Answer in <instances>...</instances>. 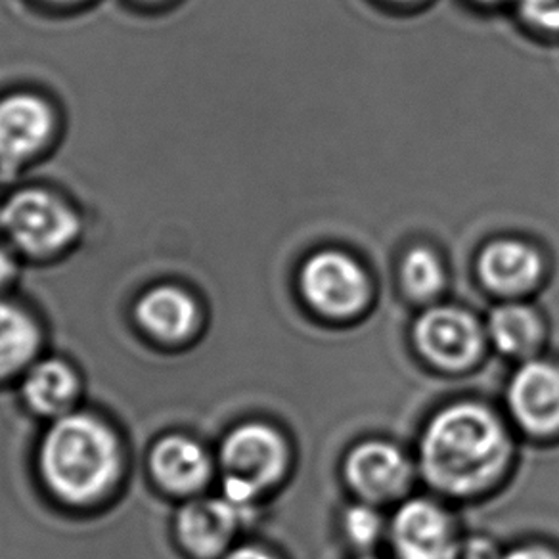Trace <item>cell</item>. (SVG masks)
<instances>
[{
  "instance_id": "cell-28",
  "label": "cell",
  "mask_w": 559,
  "mask_h": 559,
  "mask_svg": "<svg viewBox=\"0 0 559 559\" xmlns=\"http://www.w3.org/2000/svg\"><path fill=\"white\" fill-rule=\"evenodd\" d=\"M148 2H154V0H148Z\"/></svg>"
},
{
  "instance_id": "cell-25",
  "label": "cell",
  "mask_w": 559,
  "mask_h": 559,
  "mask_svg": "<svg viewBox=\"0 0 559 559\" xmlns=\"http://www.w3.org/2000/svg\"><path fill=\"white\" fill-rule=\"evenodd\" d=\"M48 2H56V4H73V2H81V0H48Z\"/></svg>"
},
{
  "instance_id": "cell-5",
  "label": "cell",
  "mask_w": 559,
  "mask_h": 559,
  "mask_svg": "<svg viewBox=\"0 0 559 559\" xmlns=\"http://www.w3.org/2000/svg\"><path fill=\"white\" fill-rule=\"evenodd\" d=\"M301 289L320 312L347 317L365 304L368 282L355 259L340 251H320L305 263Z\"/></svg>"
},
{
  "instance_id": "cell-2",
  "label": "cell",
  "mask_w": 559,
  "mask_h": 559,
  "mask_svg": "<svg viewBox=\"0 0 559 559\" xmlns=\"http://www.w3.org/2000/svg\"><path fill=\"white\" fill-rule=\"evenodd\" d=\"M119 462L114 431L91 414L60 416L40 443V475L70 504L100 498L116 481Z\"/></svg>"
},
{
  "instance_id": "cell-11",
  "label": "cell",
  "mask_w": 559,
  "mask_h": 559,
  "mask_svg": "<svg viewBox=\"0 0 559 559\" xmlns=\"http://www.w3.org/2000/svg\"><path fill=\"white\" fill-rule=\"evenodd\" d=\"M150 466L156 481L175 495H192L211 475V462L202 444L185 436L165 437L154 447Z\"/></svg>"
},
{
  "instance_id": "cell-8",
  "label": "cell",
  "mask_w": 559,
  "mask_h": 559,
  "mask_svg": "<svg viewBox=\"0 0 559 559\" xmlns=\"http://www.w3.org/2000/svg\"><path fill=\"white\" fill-rule=\"evenodd\" d=\"M510 404L521 424L544 433L559 428V370L546 362H531L515 373Z\"/></svg>"
},
{
  "instance_id": "cell-15",
  "label": "cell",
  "mask_w": 559,
  "mask_h": 559,
  "mask_svg": "<svg viewBox=\"0 0 559 559\" xmlns=\"http://www.w3.org/2000/svg\"><path fill=\"white\" fill-rule=\"evenodd\" d=\"M79 393L73 368L58 358L40 360L29 368L24 380L25 403L43 416H66Z\"/></svg>"
},
{
  "instance_id": "cell-26",
  "label": "cell",
  "mask_w": 559,
  "mask_h": 559,
  "mask_svg": "<svg viewBox=\"0 0 559 559\" xmlns=\"http://www.w3.org/2000/svg\"><path fill=\"white\" fill-rule=\"evenodd\" d=\"M0 223H2V207H0Z\"/></svg>"
},
{
  "instance_id": "cell-23",
  "label": "cell",
  "mask_w": 559,
  "mask_h": 559,
  "mask_svg": "<svg viewBox=\"0 0 559 559\" xmlns=\"http://www.w3.org/2000/svg\"><path fill=\"white\" fill-rule=\"evenodd\" d=\"M226 559H274L266 554V551L259 550V548H253V546H243V548H238V550L230 551Z\"/></svg>"
},
{
  "instance_id": "cell-4",
  "label": "cell",
  "mask_w": 559,
  "mask_h": 559,
  "mask_svg": "<svg viewBox=\"0 0 559 559\" xmlns=\"http://www.w3.org/2000/svg\"><path fill=\"white\" fill-rule=\"evenodd\" d=\"M221 464L225 469V498L241 510L282 475L286 449L274 429L246 424L226 437Z\"/></svg>"
},
{
  "instance_id": "cell-7",
  "label": "cell",
  "mask_w": 559,
  "mask_h": 559,
  "mask_svg": "<svg viewBox=\"0 0 559 559\" xmlns=\"http://www.w3.org/2000/svg\"><path fill=\"white\" fill-rule=\"evenodd\" d=\"M416 340L426 357L449 368L469 365L481 345L474 319L449 307L426 312L416 324Z\"/></svg>"
},
{
  "instance_id": "cell-24",
  "label": "cell",
  "mask_w": 559,
  "mask_h": 559,
  "mask_svg": "<svg viewBox=\"0 0 559 559\" xmlns=\"http://www.w3.org/2000/svg\"><path fill=\"white\" fill-rule=\"evenodd\" d=\"M506 559H556L550 551L540 550V548H521L508 556Z\"/></svg>"
},
{
  "instance_id": "cell-16",
  "label": "cell",
  "mask_w": 559,
  "mask_h": 559,
  "mask_svg": "<svg viewBox=\"0 0 559 559\" xmlns=\"http://www.w3.org/2000/svg\"><path fill=\"white\" fill-rule=\"evenodd\" d=\"M35 320L17 305L0 299V378H9L32 365L39 349Z\"/></svg>"
},
{
  "instance_id": "cell-9",
  "label": "cell",
  "mask_w": 559,
  "mask_h": 559,
  "mask_svg": "<svg viewBox=\"0 0 559 559\" xmlns=\"http://www.w3.org/2000/svg\"><path fill=\"white\" fill-rule=\"evenodd\" d=\"M240 515V508L226 498L192 500L177 518L180 543L198 558H213L230 543Z\"/></svg>"
},
{
  "instance_id": "cell-6",
  "label": "cell",
  "mask_w": 559,
  "mask_h": 559,
  "mask_svg": "<svg viewBox=\"0 0 559 559\" xmlns=\"http://www.w3.org/2000/svg\"><path fill=\"white\" fill-rule=\"evenodd\" d=\"M55 109L33 93L0 98V165L12 169L45 150L55 134Z\"/></svg>"
},
{
  "instance_id": "cell-3",
  "label": "cell",
  "mask_w": 559,
  "mask_h": 559,
  "mask_svg": "<svg viewBox=\"0 0 559 559\" xmlns=\"http://www.w3.org/2000/svg\"><path fill=\"white\" fill-rule=\"evenodd\" d=\"M0 228L9 236L10 246L29 257H50L78 240L81 218L63 198L25 188L2 205Z\"/></svg>"
},
{
  "instance_id": "cell-14",
  "label": "cell",
  "mask_w": 559,
  "mask_h": 559,
  "mask_svg": "<svg viewBox=\"0 0 559 559\" xmlns=\"http://www.w3.org/2000/svg\"><path fill=\"white\" fill-rule=\"evenodd\" d=\"M347 477L365 497H393L408 479V464L395 447L373 441L358 447L350 454Z\"/></svg>"
},
{
  "instance_id": "cell-10",
  "label": "cell",
  "mask_w": 559,
  "mask_h": 559,
  "mask_svg": "<svg viewBox=\"0 0 559 559\" xmlns=\"http://www.w3.org/2000/svg\"><path fill=\"white\" fill-rule=\"evenodd\" d=\"M393 536L403 559H451L454 550L447 515L426 500H414L399 510Z\"/></svg>"
},
{
  "instance_id": "cell-17",
  "label": "cell",
  "mask_w": 559,
  "mask_h": 559,
  "mask_svg": "<svg viewBox=\"0 0 559 559\" xmlns=\"http://www.w3.org/2000/svg\"><path fill=\"white\" fill-rule=\"evenodd\" d=\"M489 328L498 349L510 355H520L538 340V320L535 314L515 305L500 307L492 312Z\"/></svg>"
},
{
  "instance_id": "cell-27",
  "label": "cell",
  "mask_w": 559,
  "mask_h": 559,
  "mask_svg": "<svg viewBox=\"0 0 559 559\" xmlns=\"http://www.w3.org/2000/svg\"><path fill=\"white\" fill-rule=\"evenodd\" d=\"M481 2H497V0H481Z\"/></svg>"
},
{
  "instance_id": "cell-22",
  "label": "cell",
  "mask_w": 559,
  "mask_h": 559,
  "mask_svg": "<svg viewBox=\"0 0 559 559\" xmlns=\"http://www.w3.org/2000/svg\"><path fill=\"white\" fill-rule=\"evenodd\" d=\"M17 259L12 246L0 241V288L9 286L12 280L16 278Z\"/></svg>"
},
{
  "instance_id": "cell-21",
  "label": "cell",
  "mask_w": 559,
  "mask_h": 559,
  "mask_svg": "<svg viewBox=\"0 0 559 559\" xmlns=\"http://www.w3.org/2000/svg\"><path fill=\"white\" fill-rule=\"evenodd\" d=\"M451 559H495V550L485 540H469L454 546Z\"/></svg>"
},
{
  "instance_id": "cell-13",
  "label": "cell",
  "mask_w": 559,
  "mask_h": 559,
  "mask_svg": "<svg viewBox=\"0 0 559 559\" xmlns=\"http://www.w3.org/2000/svg\"><path fill=\"white\" fill-rule=\"evenodd\" d=\"M540 271V257L525 241H492L479 257L483 282L502 294L525 292L538 280Z\"/></svg>"
},
{
  "instance_id": "cell-1",
  "label": "cell",
  "mask_w": 559,
  "mask_h": 559,
  "mask_svg": "<svg viewBox=\"0 0 559 559\" xmlns=\"http://www.w3.org/2000/svg\"><path fill=\"white\" fill-rule=\"evenodd\" d=\"M508 454L504 429L490 412L459 404L441 412L421 443V462L439 489L464 495L497 477Z\"/></svg>"
},
{
  "instance_id": "cell-20",
  "label": "cell",
  "mask_w": 559,
  "mask_h": 559,
  "mask_svg": "<svg viewBox=\"0 0 559 559\" xmlns=\"http://www.w3.org/2000/svg\"><path fill=\"white\" fill-rule=\"evenodd\" d=\"M521 16L546 32H559V0H518Z\"/></svg>"
},
{
  "instance_id": "cell-19",
  "label": "cell",
  "mask_w": 559,
  "mask_h": 559,
  "mask_svg": "<svg viewBox=\"0 0 559 559\" xmlns=\"http://www.w3.org/2000/svg\"><path fill=\"white\" fill-rule=\"evenodd\" d=\"M347 535L357 544H370L380 533V518L366 506H355L345 515Z\"/></svg>"
},
{
  "instance_id": "cell-12",
  "label": "cell",
  "mask_w": 559,
  "mask_h": 559,
  "mask_svg": "<svg viewBox=\"0 0 559 559\" xmlns=\"http://www.w3.org/2000/svg\"><path fill=\"white\" fill-rule=\"evenodd\" d=\"M140 328L162 342H180L198 322V305L187 289L156 286L140 297L134 309Z\"/></svg>"
},
{
  "instance_id": "cell-18",
  "label": "cell",
  "mask_w": 559,
  "mask_h": 559,
  "mask_svg": "<svg viewBox=\"0 0 559 559\" xmlns=\"http://www.w3.org/2000/svg\"><path fill=\"white\" fill-rule=\"evenodd\" d=\"M403 282L408 294L426 299L443 286V269L429 249L416 248L408 251L403 261Z\"/></svg>"
}]
</instances>
